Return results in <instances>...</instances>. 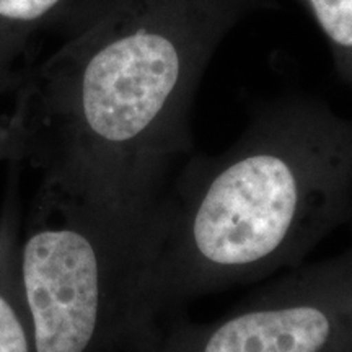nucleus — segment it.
<instances>
[{"label": "nucleus", "mask_w": 352, "mask_h": 352, "mask_svg": "<svg viewBox=\"0 0 352 352\" xmlns=\"http://www.w3.org/2000/svg\"><path fill=\"white\" fill-rule=\"evenodd\" d=\"M152 236L34 197L19 245L33 352H114L134 341Z\"/></svg>", "instance_id": "3"}, {"label": "nucleus", "mask_w": 352, "mask_h": 352, "mask_svg": "<svg viewBox=\"0 0 352 352\" xmlns=\"http://www.w3.org/2000/svg\"><path fill=\"white\" fill-rule=\"evenodd\" d=\"M65 0H0V76H16L36 36Z\"/></svg>", "instance_id": "6"}, {"label": "nucleus", "mask_w": 352, "mask_h": 352, "mask_svg": "<svg viewBox=\"0 0 352 352\" xmlns=\"http://www.w3.org/2000/svg\"><path fill=\"white\" fill-rule=\"evenodd\" d=\"M20 74L16 76H0V94H6V91H13L15 87L19 85L20 82Z\"/></svg>", "instance_id": "9"}, {"label": "nucleus", "mask_w": 352, "mask_h": 352, "mask_svg": "<svg viewBox=\"0 0 352 352\" xmlns=\"http://www.w3.org/2000/svg\"><path fill=\"white\" fill-rule=\"evenodd\" d=\"M15 157V139L7 116L0 120V164L12 162Z\"/></svg>", "instance_id": "8"}, {"label": "nucleus", "mask_w": 352, "mask_h": 352, "mask_svg": "<svg viewBox=\"0 0 352 352\" xmlns=\"http://www.w3.org/2000/svg\"><path fill=\"white\" fill-rule=\"evenodd\" d=\"M352 220V118L316 96L254 109L226 152L188 158L157 219L134 344L192 298L296 267Z\"/></svg>", "instance_id": "2"}, {"label": "nucleus", "mask_w": 352, "mask_h": 352, "mask_svg": "<svg viewBox=\"0 0 352 352\" xmlns=\"http://www.w3.org/2000/svg\"><path fill=\"white\" fill-rule=\"evenodd\" d=\"M7 191L0 209V352H33L19 277L21 206L19 178L21 166L8 162Z\"/></svg>", "instance_id": "5"}, {"label": "nucleus", "mask_w": 352, "mask_h": 352, "mask_svg": "<svg viewBox=\"0 0 352 352\" xmlns=\"http://www.w3.org/2000/svg\"><path fill=\"white\" fill-rule=\"evenodd\" d=\"M327 39L338 76L352 83V0H297Z\"/></svg>", "instance_id": "7"}, {"label": "nucleus", "mask_w": 352, "mask_h": 352, "mask_svg": "<svg viewBox=\"0 0 352 352\" xmlns=\"http://www.w3.org/2000/svg\"><path fill=\"white\" fill-rule=\"evenodd\" d=\"M266 0H65L7 120L38 199L153 235L215 51Z\"/></svg>", "instance_id": "1"}, {"label": "nucleus", "mask_w": 352, "mask_h": 352, "mask_svg": "<svg viewBox=\"0 0 352 352\" xmlns=\"http://www.w3.org/2000/svg\"><path fill=\"white\" fill-rule=\"evenodd\" d=\"M158 352H352V243L292 267L214 323H182Z\"/></svg>", "instance_id": "4"}]
</instances>
